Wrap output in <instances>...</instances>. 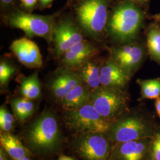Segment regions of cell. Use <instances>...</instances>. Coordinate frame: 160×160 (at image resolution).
Instances as JSON below:
<instances>
[{"label":"cell","instance_id":"2","mask_svg":"<svg viewBox=\"0 0 160 160\" xmlns=\"http://www.w3.org/2000/svg\"><path fill=\"white\" fill-rule=\"evenodd\" d=\"M26 139L30 147L39 154L53 152L59 147L61 133L53 114L45 112L29 127Z\"/></svg>","mask_w":160,"mask_h":160},{"label":"cell","instance_id":"30","mask_svg":"<svg viewBox=\"0 0 160 160\" xmlns=\"http://www.w3.org/2000/svg\"><path fill=\"white\" fill-rule=\"evenodd\" d=\"M0 160H7L4 150L1 148L0 149Z\"/></svg>","mask_w":160,"mask_h":160},{"label":"cell","instance_id":"21","mask_svg":"<svg viewBox=\"0 0 160 160\" xmlns=\"http://www.w3.org/2000/svg\"><path fill=\"white\" fill-rule=\"evenodd\" d=\"M14 114L20 122H24L34 112V104L31 100L24 97L15 98L10 102Z\"/></svg>","mask_w":160,"mask_h":160},{"label":"cell","instance_id":"18","mask_svg":"<svg viewBox=\"0 0 160 160\" xmlns=\"http://www.w3.org/2000/svg\"><path fill=\"white\" fill-rule=\"evenodd\" d=\"M146 145L140 140L121 143L118 149L120 160H142Z\"/></svg>","mask_w":160,"mask_h":160},{"label":"cell","instance_id":"27","mask_svg":"<svg viewBox=\"0 0 160 160\" xmlns=\"http://www.w3.org/2000/svg\"><path fill=\"white\" fill-rule=\"evenodd\" d=\"M53 0H38L39 2L40 3V6L43 7H46L48 6H50Z\"/></svg>","mask_w":160,"mask_h":160},{"label":"cell","instance_id":"25","mask_svg":"<svg viewBox=\"0 0 160 160\" xmlns=\"http://www.w3.org/2000/svg\"><path fill=\"white\" fill-rule=\"evenodd\" d=\"M152 152L155 160H160V140L157 135L152 145Z\"/></svg>","mask_w":160,"mask_h":160},{"label":"cell","instance_id":"5","mask_svg":"<svg viewBox=\"0 0 160 160\" xmlns=\"http://www.w3.org/2000/svg\"><path fill=\"white\" fill-rule=\"evenodd\" d=\"M12 28L22 30L29 38H42L51 43L52 31L55 24L53 16H41L16 10L7 17Z\"/></svg>","mask_w":160,"mask_h":160},{"label":"cell","instance_id":"29","mask_svg":"<svg viewBox=\"0 0 160 160\" xmlns=\"http://www.w3.org/2000/svg\"><path fill=\"white\" fill-rule=\"evenodd\" d=\"M14 0H1V2L3 6H8L12 4Z\"/></svg>","mask_w":160,"mask_h":160},{"label":"cell","instance_id":"17","mask_svg":"<svg viewBox=\"0 0 160 160\" xmlns=\"http://www.w3.org/2000/svg\"><path fill=\"white\" fill-rule=\"evenodd\" d=\"M19 91L22 97L31 100L40 97L42 88L38 72L21 79Z\"/></svg>","mask_w":160,"mask_h":160},{"label":"cell","instance_id":"26","mask_svg":"<svg viewBox=\"0 0 160 160\" xmlns=\"http://www.w3.org/2000/svg\"><path fill=\"white\" fill-rule=\"evenodd\" d=\"M20 2L22 6L25 10L31 11L35 7L38 0H20Z\"/></svg>","mask_w":160,"mask_h":160},{"label":"cell","instance_id":"23","mask_svg":"<svg viewBox=\"0 0 160 160\" xmlns=\"http://www.w3.org/2000/svg\"><path fill=\"white\" fill-rule=\"evenodd\" d=\"M17 68L15 65L6 59H1L0 62V84L6 87L13 75L16 74Z\"/></svg>","mask_w":160,"mask_h":160},{"label":"cell","instance_id":"22","mask_svg":"<svg viewBox=\"0 0 160 160\" xmlns=\"http://www.w3.org/2000/svg\"><path fill=\"white\" fill-rule=\"evenodd\" d=\"M141 87V94L143 98L157 99L160 97V78L149 80H137Z\"/></svg>","mask_w":160,"mask_h":160},{"label":"cell","instance_id":"14","mask_svg":"<svg viewBox=\"0 0 160 160\" xmlns=\"http://www.w3.org/2000/svg\"><path fill=\"white\" fill-rule=\"evenodd\" d=\"M82 82L74 70L62 67L55 74L49 86L53 95L61 101L74 87Z\"/></svg>","mask_w":160,"mask_h":160},{"label":"cell","instance_id":"7","mask_svg":"<svg viewBox=\"0 0 160 160\" xmlns=\"http://www.w3.org/2000/svg\"><path fill=\"white\" fill-rule=\"evenodd\" d=\"M84 40V37L78 25L70 18L61 20L55 23L53 31L52 42L53 54L60 58L72 47Z\"/></svg>","mask_w":160,"mask_h":160},{"label":"cell","instance_id":"9","mask_svg":"<svg viewBox=\"0 0 160 160\" xmlns=\"http://www.w3.org/2000/svg\"><path fill=\"white\" fill-rule=\"evenodd\" d=\"M75 149L85 160H107L109 156V142L100 133L81 135L75 142Z\"/></svg>","mask_w":160,"mask_h":160},{"label":"cell","instance_id":"20","mask_svg":"<svg viewBox=\"0 0 160 160\" xmlns=\"http://www.w3.org/2000/svg\"><path fill=\"white\" fill-rule=\"evenodd\" d=\"M147 47L151 58L160 64V28L156 24L149 26L147 30Z\"/></svg>","mask_w":160,"mask_h":160},{"label":"cell","instance_id":"11","mask_svg":"<svg viewBox=\"0 0 160 160\" xmlns=\"http://www.w3.org/2000/svg\"><path fill=\"white\" fill-rule=\"evenodd\" d=\"M10 50L20 62L29 68H39L43 65L42 57L37 44L27 38L12 42Z\"/></svg>","mask_w":160,"mask_h":160},{"label":"cell","instance_id":"6","mask_svg":"<svg viewBox=\"0 0 160 160\" xmlns=\"http://www.w3.org/2000/svg\"><path fill=\"white\" fill-rule=\"evenodd\" d=\"M89 103L109 121L126 109L127 97L122 89L100 86L91 91Z\"/></svg>","mask_w":160,"mask_h":160},{"label":"cell","instance_id":"33","mask_svg":"<svg viewBox=\"0 0 160 160\" xmlns=\"http://www.w3.org/2000/svg\"><path fill=\"white\" fill-rule=\"evenodd\" d=\"M14 160H30V159H29V157L26 155V156H24L23 158H19V159Z\"/></svg>","mask_w":160,"mask_h":160},{"label":"cell","instance_id":"12","mask_svg":"<svg viewBox=\"0 0 160 160\" xmlns=\"http://www.w3.org/2000/svg\"><path fill=\"white\" fill-rule=\"evenodd\" d=\"M98 52V49L92 43L84 39L59 58L62 67L75 70L96 57Z\"/></svg>","mask_w":160,"mask_h":160},{"label":"cell","instance_id":"16","mask_svg":"<svg viewBox=\"0 0 160 160\" xmlns=\"http://www.w3.org/2000/svg\"><path fill=\"white\" fill-rule=\"evenodd\" d=\"M91 90L82 82L71 89L61 100L63 108L74 109L89 102Z\"/></svg>","mask_w":160,"mask_h":160},{"label":"cell","instance_id":"28","mask_svg":"<svg viewBox=\"0 0 160 160\" xmlns=\"http://www.w3.org/2000/svg\"><path fill=\"white\" fill-rule=\"evenodd\" d=\"M155 106V108H156L157 114H158L159 118H160V97L157 98L156 99Z\"/></svg>","mask_w":160,"mask_h":160},{"label":"cell","instance_id":"4","mask_svg":"<svg viewBox=\"0 0 160 160\" xmlns=\"http://www.w3.org/2000/svg\"><path fill=\"white\" fill-rule=\"evenodd\" d=\"M65 120L70 129L81 135L102 134L111 128L109 120L104 118L89 102L80 108L67 110Z\"/></svg>","mask_w":160,"mask_h":160},{"label":"cell","instance_id":"32","mask_svg":"<svg viewBox=\"0 0 160 160\" xmlns=\"http://www.w3.org/2000/svg\"><path fill=\"white\" fill-rule=\"evenodd\" d=\"M152 18L154 19L156 22H160V13L155 14V15L152 16Z\"/></svg>","mask_w":160,"mask_h":160},{"label":"cell","instance_id":"24","mask_svg":"<svg viewBox=\"0 0 160 160\" xmlns=\"http://www.w3.org/2000/svg\"><path fill=\"white\" fill-rule=\"evenodd\" d=\"M14 118L4 106L0 108V127L2 131L10 132L13 128Z\"/></svg>","mask_w":160,"mask_h":160},{"label":"cell","instance_id":"31","mask_svg":"<svg viewBox=\"0 0 160 160\" xmlns=\"http://www.w3.org/2000/svg\"><path fill=\"white\" fill-rule=\"evenodd\" d=\"M58 160H75L73 158L69 157H67V156H61Z\"/></svg>","mask_w":160,"mask_h":160},{"label":"cell","instance_id":"3","mask_svg":"<svg viewBox=\"0 0 160 160\" xmlns=\"http://www.w3.org/2000/svg\"><path fill=\"white\" fill-rule=\"evenodd\" d=\"M80 29L92 38L101 37L109 17L108 0H82L76 8Z\"/></svg>","mask_w":160,"mask_h":160},{"label":"cell","instance_id":"19","mask_svg":"<svg viewBox=\"0 0 160 160\" xmlns=\"http://www.w3.org/2000/svg\"><path fill=\"white\" fill-rule=\"evenodd\" d=\"M1 145L12 158L17 160L26 156L28 151L17 138L9 133L1 134Z\"/></svg>","mask_w":160,"mask_h":160},{"label":"cell","instance_id":"34","mask_svg":"<svg viewBox=\"0 0 160 160\" xmlns=\"http://www.w3.org/2000/svg\"><path fill=\"white\" fill-rule=\"evenodd\" d=\"M133 1H136L139 2H147L148 0H133Z\"/></svg>","mask_w":160,"mask_h":160},{"label":"cell","instance_id":"35","mask_svg":"<svg viewBox=\"0 0 160 160\" xmlns=\"http://www.w3.org/2000/svg\"><path fill=\"white\" fill-rule=\"evenodd\" d=\"M158 136V137H159V138H160V134H158V135H157Z\"/></svg>","mask_w":160,"mask_h":160},{"label":"cell","instance_id":"13","mask_svg":"<svg viewBox=\"0 0 160 160\" xmlns=\"http://www.w3.org/2000/svg\"><path fill=\"white\" fill-rule=\"evenodd\" d=\"M132 75L110 58L102 63L100 73L101 86L122 89L128 84Z\"/></svg>","mask_w":160,"mask_h":160},{"label":"cell","instance_id":"1","mask_svg":"<svg viewBox=\"0 0 160 160\" xmlns=\"http://www.w3.org/2000/svg\"><path fill=\"white\" fill-rule=\"evenodd\" d=\"M143 21V14L137 6L131 2H123L109 15L106 31L113 40L128 43L137 38Z\"/></svg>","mask_w":160,"mask_h":160},{"label":"cell","instance_id":"10","mask_svg":"<svg viewBox=\"0 0 160 160\" xmlns=\"http://www.w3.org/2000/svg\"><path fill=\"white\" fill-rule=\"evenodd\" d=\"M110 137L116 142L123 143L141 140L148 135V129L143 121L135 117L119 120L109 129Z\"/></svg>","mask_w":160,"mask_h":160},{"label":"cell","instance_id":"15","mask_svg":"<svg viewBox=\"0 0 160 160\" xmlns=\"http://www.w3.org/2000/svg\"><path fill=\"white\" fill-rule=\"evenodd\" d=\"M102 64L92 59L75 69L81 81L92 91L101 86L100 73Z\"/></svg>","mask_w":160,"mask_h":160},{"label":"cell","instance_id":"8","mask_svg":"<svg viewBox=\"0 0 160 160\" xmlns=\"http://www.w3.org/2000/svg\"><path fill=\"white\" fill-rule=\"evenodd\" d=\"M144 57L143 46L136 42L125 43L110 50V58L131 75L139 68Z\"/></svg>","mask_w":160,"mask_h":160}]
</instances>
